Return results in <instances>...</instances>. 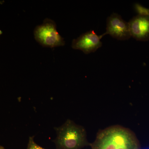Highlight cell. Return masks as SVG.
<instances>
[{
  "label": "cell",
  "mask_w": 149,
  "mask_h": 149,
  "mask_svg": "<svg viewBox=\"0 0 149 149\" xmlns=\"http://www.w3.org/2000/svg\"><path fill=\"white\" fill-rule=\"evenodd\" d=\"M91 146L92 149H140L135 134L120 125H113L100 131Z\"/></svg>",
  "instance_id": "6da1fadb"
},
{
  "label": "cell",
  "mask_w": 149,
  "mask_h": 149,
  "mask_svg": "<svg viewBox=\"0 0 149 149\" xmlns=\"http://www.w3.org/2000/svg\"><path fill=\"white\" fill-rule=\"evenodd\" d=\"M54 129L57 134L53 141L56 149H81L89 145L85 128L72 120L68 119Z\"/></svg>",
  "instance_id": "7a4b0ae2"
},
{
  "label": "cell",
  "mask_w": 149,
  "mask_h": 149,
  "mask_svg": "<svg viewBox=\"0 0 149 149\" xmlns=\"http://www.w3.org/2000/svg\"><path fill=\"white\" fill-rule=\"evenodd\" d=\"M34 37L36 41L43 47L52 48L64 46V39L57 30L55 22L46 18L42 24L35 27Z\"/></svg>",
  "instance_id": "3957f363"
},
{
  "label": "cell",
  "mask_w": 149,
  "mask_h": 149,
  "mask_svg": "<svg viewBox=\"0 0 149 149\" xmlns=\"http://www.w3.org/2000/svg\"><path fill=\"white\" fill-rule=\"evenodd\" d=\"M104 36L109 35L118 40H128L131 37L129 24L120 15L113 13L107 19L106 32Z\"/></svg>",
  "instance_id": "277c9868"
},
{
  "label": "cell",
  "mask_w": 149,
  "mask_h": 149,
  "mask_svg": "<svg viewBox=\"0 0 149 149\" xmlns=\"http://www.w3.org/2000/svg\"><path fill=\"white\" fill-rule=\"evenodd\" d=\"M103 37V35L99 36L94 30L88 31L73 40L72 47L86 54L94 52L102 45L101 39Z\"/></svg>",
  "instance_id": "5b68a950"
},
{
  "label": "cell",
  "mask_w": 149,
  "mask_h": 149,
  "mask_svg": "<svg viewBox=\"0 0 149 149\" xmlns=\"http://www.w3.org/2000/svg\"><path fill=\"white\" fill-rule=\"evenodd\" d=\"M128 23L131 37L137 41H148L149 15H137L131 19Z\"/></svg>",
  "instance_id": "8992f818"
},
{
  "label": "cell",
  "mask_w": 149,
  "mask_h": 149,
  "mask_svg": "<svg viewBox=\"0 0 149 149\" xmlns=\"http://www.w3.org/2000/svg\"><path fill=\"white\" fill-rule=\"evenodd\" d=\"M134 8L136 12L138 13V15L143 16H149V9L144 7L140 4L136 3L134 5Z\"/></svg>",
  "instance_id": "52a82bcc"
},
{
  "label": "cell",
  "mask_w": 149,
  "mask_h": 149,
  "mask_svg": "<svg viewBox=\"0 0 149 149\" xmlns=\"http://www.w3.org/2000/svg\"><path fill=\"white\" fill-rule=\"evenodd\" d=\"M27 149H46L40 146L34 141V136L29 137Z\"/></svg>",
  "instance_id": "ba28073f"
},
{
  "label": "cell",
  "mask_w": 149,
  "mask_h": 149,
  "mask_svg": "<svg viewBox=\"0 0 149 149\" xmlns=\"http://www.w3.org/2000/svg\"><path fill=\"white\" fill-rule=\"evenodd\" d=\"M0 149H6L5 148H4L2 146H1V145H0Z\"/></svg>",
  "instance_id": "9c48e42d"
},
{
  "label": "cell",
  "mask_w": 149,
  "mask_h": 149,
  "mask_svg": "<svg viewBox=\"0 0 149 149\" xmlns=\"http://www.w3.org/2000/svg\"><path fill=\"white\" fill-rule=\"evenodd\" d=\"M2 31L1 30H0V35H2Z\"/></svg>",
  "instance_id": "30bf717a"
}]
</instances>
